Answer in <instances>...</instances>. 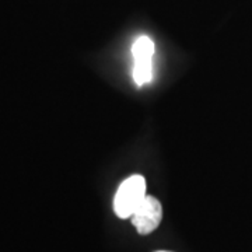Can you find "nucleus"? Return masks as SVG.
<instances>
[{
	"label": "nucleus",
	"instance_id": "obj_1",
	"mask_svg": "<svg viewBox=\"0 0 252 252\" xmlns=\"http://www.w3.org/2000/svg\"><path fill=\"white\" fill-rule=\"evenodd\" d=\"M147 196L146 180L142 175H132L125 180L114 198V210L119 219H130L137 206Z\"/></svg>",
	"mask_w": 252,
	"mask_h": 252
},
{
	"label": "nucleus",
	"instance_id": "obj_2",
	"mask_svg": "<svg viewBox=\"0 0 252 252\" xmlns=\"http://www.w3.org/2000/svg\"><path fill=\"white\" fill-rule=\"evenodd\" d=\"M162 219V207L158 199L147 195L143 202L137 206L135 213L132 215L130 220L135 225L137 233L142 235H147L153 233L154 230L160 225Z\"/></svg>",
	"mask_w": 252,
	"mask_h": 252
},
{
	"label": "nucleus",
	"instance_id": "obj_3",
	"mask_svg": "<svg viewBox=\"0 0 252 252\" xmlns=\"http://www.w3.org/2000/svg\"><path fill=\"white\" fill-rule=\"evenodd\" d=\"M152 76H153V59H139V61H135L133 79H135V83L139 87L143 86V84L150 83Z\"/></svg>",
	"mask_w": 252,
	"mask_h": 252
},
{
	"label": "nucleus",
	"instance_id": "obj_4",
	"mask_svg": "<svg viewBox=\"0 0 252 252\" xmlns=\"http://www.w3.org/2000/svg\"><path fill=\"white\" fill-rule=\"evenodd\" d=\"M132 55L135 61L139 59H153L154 55V44L149 36H139L132 46Z\"/></svg>",
	"mask_w": 252,
	"mask_h": 252
},
{
	"label": "nucleus",
	"instance_id": "obj_5",
	"mask_svg": "<svg viewBox=\"0 0 252 252\" xmlns=\"http://www.w3.org/2000/svg\"><path fill=\"white\" fill-rule=\"evenodd\" d=\"M157 252H167V251H157Z\"/></svg>",
	"mask_w": 252,
	"mask_h": 252
}]
</instances>
